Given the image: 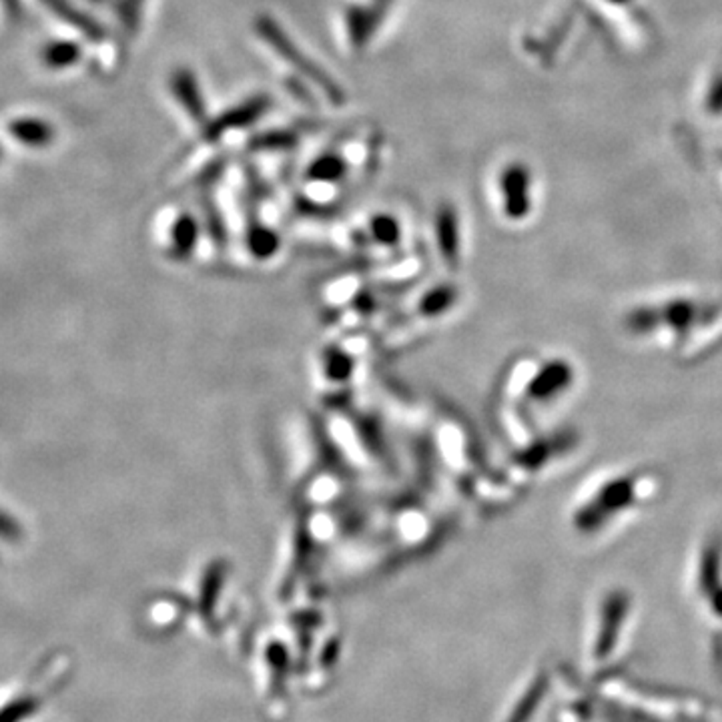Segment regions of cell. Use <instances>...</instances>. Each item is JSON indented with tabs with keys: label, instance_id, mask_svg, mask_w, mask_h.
I'll return each mask as SVG.
<instances>
[{
	"label": "cell",
	"instance_id": "6da1fadb",
	"mask_svg": "<svg viewBox=\"0 0 722 722\" xmlns=\"http://www.w3.org/2000/svg\"><path fill=\"white\" fill-rule=\"evenodd\" d=\"M255 31L261 39L271 46V51H275L280 57L290 62L291 67L299 72L303 79H308L313 87H318L323 95L328 97L329 103L333 105H344L346 103V92L339 87L337 81H333L329 72L323 71L319 64L309 59L298 44L291 41V36H287V33L281 29L280 23L275 18L261 14L255 18Z\"/></svg>",
	"mask_w": 722,
	"mask_h": 722
},
{
	"label": "cell",
	"instance_id": "8fae6325",
	"mask_svg": "<svg viewBox=\"0 0 722 722\" xmlns=\"http://www.w3.org/2000/svg\"><path fill=\"white\" fill-rule=\"evenodd\" d=\"M375 3H377V5H382V6H387V5L392 3V0H375Z\"/></svg>",
	"mask_w": 722,
	"mask_h": 722
},
{
	"label": "cell",
	"instance_id": "30bf717a",
	"mask_svg": "<svg viewBox=\"0 0 722 722\" xmlns=\"http://www.w3.org/2000/svg\"><path fill=\"white\" fill-rule=\"evenodd\" d=\"M275 235L271 231H267L263 227H255V231L252 233V245L255 249V253H270L271 249H275Z\"/></svg>",
	"mask_w": 722,
	"mask_h": 722
},
{
	"label": "cell",
	"instance_id": "277c9868",
	"mask_svg": "<svg viewBox=\"0 0 722 722\" xmlns=\"http://www.w3.org/2000/svg\"><path fill=\"white\" fill-rule=\"evenodd\" d=\"M171 90L175 99L179 100V105L185 109L193 120L197 123H205L207 120V107L203 100V92L197 82V77L193 75L189 69H179L171 75Z\"/></svg>",
	"mask_w": 722,
	"mask_h": 722
},
{
	"label": "cell",
	"instance_id": "52a82bcc",
	"mask_svg": "<svg viewBox=\"0 0 722 722\" xmlns=\"http://www.w3.org/2000/svg\"><path fill=\"white\" fill-rule=\"evenodd\" d=\"M197 239V223L195 219H191L189 215H183L173 225V245L179 253L191 252V247L195 245Z\"/></svg>",
	"mask_w": 722,
	"mask_h": 722
},
{
	"label": "cell",
	"instance_id": "9c48e42d",
	"mask_svg": "<svg viewBox=\"0 0 722 722\" xmlns=\"http://www.w3.org/2000/svg\"><path fill=\"white\" fill-rule=\"evenodd\" d=\"M438 235L442 247L453 252V247H456V219L448 207H443L438 215Z\"/></svg>",
	"mask_w": 722,
	"mask_h": 722
},
{
	"label": "cell",
	"instance_id": "8992f818",
	"mask_svg": "<svg viewBox=\"0 0 722 722\" xmlns=\"http://www.w3.org/2000/svg\"><path fill=\"white\" fill-rule=\"evenodd\" d=\"M298 145V135L290 128H273V131L259 133L252 138V149L257 151H283Z\"/></svg>",
	"mask_w": 722,
	"mask_h": 722
},
{
	"label": "cell",
	"instance_id": "ba28073f",
	"mask_svg": "<svg viewBox=\"0 0 722 722\" xmlns=\"http://www.w3.org/2000/svg\"><path fill=\"white\" fill-rule=\"evenodd\" d=\"M372 233L377 243L392 245L395 243L397 237H400V225H397V221L390 215H377L372 221Z\"/></svg>",
	"mask_w": 722,
	"mask_h": 722
},
{
	"label": "cell",
	"instance_id": "3957f363",
	"mask_svg": "<svg viewBox=\"0 0 722 722\" xmlns=\"http://www.w3.org/2000/svg\"><path fill=\"white\" fill-rule=\"evenodd\" d=\"M385 6L382 5H369V6H349L346 13V26L351 44L356 46L357 51L366 49V46L372 43L375 36L379 24L384 21Z\"/></svg>",
	"mask_w": 722,
	"mask_h": 722
},
{
	"label": "cell",
	"instance_id": "7a4b0ae2",
	"mask_svg": "<svg viewBox=\"0 0 722 722\" xmlns=\"http://www.w3.org/2000/svg\"><path fill=\"white\" fill-rule=\"evenodd\" d=\"M270 107H271V99L267 95H257L247 99L243 103L225 110L223 115H219L217 119L205 123V131H203V135H205L207 141H215V138L225 135L227 131H237V128L252 127L267 113V110H270Z\"/></svg>",
	"mask_w": 722,
	"mask_h": 722
},
{
	"label": "cell",
	"instance_id": "5b68a950",
	"mask_svg": "<svg viewBox=\"0 0 722 722\" xmlns=\"http://www.w3.org/2000/svg\"><path fill=\"white\" fill-rule=\"evenodd\" d=\"M347 173V163L339 155H323L309 165L308 179L318 183H336L344 179Z\"/></svg>",
	"mask_w": 722,
	"mask_h": 722
}]
</instances>
